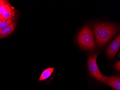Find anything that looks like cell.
Returning a JSON list of instances; mask_svg holds the SVG:
<instances>
[{"mask_svg": "<svg viewBox=\"0 0 120 90\" xmlns=\"http://www.w3.org/2000/svg\"><path fill=\"white\" fill-rule=\"evenodd\" d=\"M98 47L101 48L115 36L120 30L118 24L102 22L92 24Z\"/></svg>", "mask_w": 120, "mask_h": 90, "instance_id": "1", "label": "cell"}, {"mask_svg": "<svg viewBox=\"0 0 120 90\" xmlns=\"http://www.w3.org/2000/svg\"><path fill=\"white\" fill-rule=\"evenodd\" d=\"M77 40L79 45L84 50L92 51L96 48L93 31L90 26H85L79 31Z\"/></svg>", "mask_w": 120, "mask_h": 90, "instance_id": "2", "label": "cell"}, {"mask_svg": "<svg viewBox=\"0 0 120 90\" xmlns=\"http://www.w3.org/2000/svg\"><path fill=\"white\" fill-rule=\"evenodd\" d=\"M99 55V53H94L89 56L87 60V67L90 74L96 80L105 84L107 76L102 74L97 63L96 59Z\"/></svg>", "mask_w": 120, "mask_h": 90, "instance_id": "3", "label": "cell"}, {"mask_svg": "<svg viewBox=\"0 0 120 90\" xmlns=\"http://www.w3.org/2000/svg\"><path fill=\"white\" fill-rule=\"evenodd\" d=\"M120 36L119 34L107 47L106 51L107 57L110 59H113L120 48Z\"/></svg>", "mask_w": 120, "mask_h": 90, "instance_id": "4", "label": "cell"}, {"mask_svg": "<svg viewBox=\"0 0 120 90\" xmlns=\"http://www.w3.org/2000/svg\"><path fill=\"white\" fill-rule=\"evenodd\" d=\"M105 84L110 86L114 90H120V75L107 76Z\"/></svg>", "mask_w": 120, "mask_h": 90, "instance_id": "5", "label": "cell"}, {"mask_svg": "<svg viewBox=\"0 0 120 90\" xmlns=\"http://www.w3.org/2000/svg\"><path fill=\"white\" fill-rule=\"evenodd\" d=\"M16 25V22H13L12 24L7 27L0 30V38L7 37L11 34L14 31Z\"/></svg>", "mask_w": 120, "mask_h": 90, "instance_id": "6", "label": "cell"}, {"mask_svg": "<svg viewBox=\"0 0 120 90\" xmlns=\"http://www.w3.org/2000/svg\"><path fill=\"white\" fill-rule=\"evenodd\" d=\"M54 70V67H49L44 70L42 72L38 82L44 81L49 78L52 74Z\"/></svg>", "mask_w": 120, "mask_h": 90, "instance_id": "7", "label": "cell"}, {"mask_svg": "<svg viewBox=\"0 0 120 90\" xmlns=\"http://www.w3.org/2000/svg\"><path fill=\"white\" fill-rule=\"evenodd\" d=\"M15 13L14 9H13L12 7H11L2 15L4 19H11L13 18V17L15 16Z\"/></svg>", "mask_w": 120, "mask_h": 90, "instance_id": "8", "label": "cell"}, {"mask_svg": "<svg viewBox=\"0 0 120 90\" xmlns=\"http://www.w3.org/2000/svg\"><path fill=\"white\" fill-rule=\"evenodd\" d=\"M13 19H4L3 21H2L0 23V30L12 24L13 22Z\"/></svg>", "mask_w": 120, "mask_h": 90, "instance_id": "9", "label": "cell"}, {"mask_svg": "<svg viewBox=\"0 0 120 90\" xmlns=\"http://www.w3.org/2000/svg\"><path fill=\"white\" fill-rule=\"evenodd\" d=\"M7 1H4V3L0 6V14L3 15L5 13L9 8L11 7V5L7 3Z\"/></svg>", "mask_w": 120, "mask_h": 90, "instance_id": "10", "label": "cell"}, {"mask_svg": "<svg viewBox=\"0 0 120 90\" xmlns=\"http://www.w3.org/2000/svg\"><path fill=\"white\" fill-rule=\"evenodd\" d=\"M114 68L115 70L118 71H120V61H118L114 65Z\"/></svg>", "mask_w": 120, "mask_h": 90, "instance_id": "11", "label": "cell"}, {"mask_svg": "<svg viewBox=\"0 0 120 90\" xmlns=\"http://www.w3.org/2000/svg\"><path fill=\"white\" fill-rule=\"evenodd\" d=\"M4 19L2 15L0 14V23L2 22V21H3Z\"/></svg>", "mask_w": 120, "mask_h": 90, "instance_id": "12", "label": "cell"}]
</instances>
